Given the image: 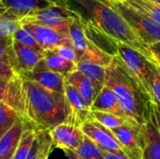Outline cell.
I'll return each mask as SVG.
<instances>
[{
    "instance_id": "6da1fadb",
    "label": "cell",
    "mask_w": 160,
    "mask_h": 159,
    "mask_svg": "<svg viewBox=\"0 0 160 159\" xmlns=\"http://www.w3.org/2000/svg\"><path fill=\"white\" fill-rule=\"evenodd\" d=\"M68 5L84 21L137 50L148 60L154 61L148 47L117 11L111 0H68Z\"/></svg>"
},
{
    "instance_id": "7a4b0ae2",
    "label": "cell",
    "mask_w": 160,
    "mask_h": 159,
    "mask_svg": "<svg viewBox=\"0 0 160 159\" xmlns=\"http://www.w3.org/2000/svg\"><path fill=\"white\" fill-rule=\"evenodd\" d=\"M22 82L24 120L31 127L38 130H50L67 121L68 106L65 94L48 91L28 79L22 78Z\"/></svg>"
},
{
    "instance_id": "3957f363",
    "label": "cell",
    "mask_w": 160,
    "mask_h": 159,
    "mask_svg": "<svg viewBox=\"0 0 160 159\" xmlns=\"http://www.w3.org/2000/svg\"><path fill=\"white\" fill-rule=\"evenodd\" d=\"M105 85L113 92L126 114L141 126H144L150 119L152 100L146 98L117 55L106 67Z\"/></svg>"
},
{
    "instance_id": "277c9868",
    "label": "cell",
    "mask_w": 160,
    "mask_h": 159,
    "mask_svg": "<svg viewBox=\"0 0 160 159\" xmlns=\"http://www.w3.org/2000/svg\"><path fill=\"white\" fill-rule=\"evenodd\" d=\"M111 1L147 47L160 41V25L149 15L136 9L125 0Z\"/></svg>"
},
{
    "instance_id": "5b68a950",
    "label": "cell",
    "mask_w": 160,
    "mask_h": 159,
    "mask_svg": "<svg viewBox=\"0 0 160 159\" xmlns=\"http://www.w3.org/2000/svg\"><path fill=\"white\" fill-rule=\"evenodd\" d=\"M116 55L120 57L127 71L137 83L146 98L152 100L148 70L149 60L137 50L119 40L117 41Z\"/></svg>"
},
{
    "instance_id": "8992f818",
    "label": "cell",
    "mask_w": 160,
    "mask_h": 159,
    "mask_svg": "<svg viewBox=\"0 0 160 159\" xmlns=\"http://www.w3.org/2000/svg\"><path fill=\"white\" fill-rule=\"evenodd\" d=\"M78 15L68 5H52L27 13L22 18V24L34 23L52 27H66L69 26Z\"/></svg>"
},
{
    "instance_id": "52a82bcc",
    "label": "cell",
    "mask_w": 160,
    "mask_h": 159,
    "mask_svg": "<svg viewBox=\"0 0 160 159\" xmlns=\"http://www.w3.org/2000/svg\"><path fill=\"white\" fill-rule=\"evenodd\" d=\"M120 142L124 152L131 159H142L145 143L144 126L127 124L111 129Z\"/></svg>"
},
{
    "instance_id": "ba28073f",
    "label": "cell",
    "mask_w": 160,
    "mask_h": 159,
    "mask_svg": "<svg viewBox=\"0 0 160 159\" xmlns=\"http://www.w3.org/2000/svg\"><path fill=\"white\" fill-rule=\"evenodd\" d=\"M22 26L34 36L44 50H55L58 46L71 44L69 26L52 27L42 24L25 23Z\"/></svg>"
},
{
    "instance_id": "9c48e42d",
    "label": "cell",
    "mask_w": 160,
    "mask_h": 159,
    "mask_svg": "<svg viewBox=\"0 0 160 159\" xmlns=\"http://www.w3.org/2000/svg\"><path fill=\"white\" fill-rule=\"evenodd\" d=\"M81 129L83 134L91 139L103 152H115L123 150L120 142L112 131L98 122L92 116L81 126Z\"/></svg>"
},
{
    "instance_id": "30bf717a",
    "label": "cell",
    "mask_w": 160,
    "mask_h": 159,
    "mask_svg": "<svg viewBox=\"0 0 160 159\" xmlns=\"http://www.w3.org/2000/svg\"><path fill=\"white\" fill-rule=\"evenodd\" d=\"M0 102L13 109L24 119V91L21 75L16 74L11 79L0 78Z\"/></svg>"
},
{
    "instance_id": "8fae6325",
    "label": "cell",
    "mask_w": 160,
    "mask_h": 159,
    "mask_svg": "<svg viewBox=\"0 0 160 159\" xmlns=\"http://www.w3.org/2000/svg\"><path fill=\"white\" fill-rule=\"evenodd\" d=\"M54 148L76 151L82 143L84 134L80 127L69 123H62L49 130Z\"/></svg>"
},
{
    "instance_id": "7c38bea8",
    "label": "cell",
    "mask_w": 160,
    "mask_h": 159,
    "mask_svg": "<svg viewBox=\"0 0 160 159\" xmlns=\"http://www.w3.org/2000/svg\"><path fill=\"white\" fill-rule=\"evenodd\" d=\"M21 76L24 79L37 82L48 91L65 94V76L49 69L43 59L34 67L33 70Z\"/></svg>"
},
{
    "instance_id": "4fadbf2b",
    "label": "cell",
    "mask_w": 160,
    "mask_h": 159,
    "mask_svg": "<svg viewBox=\"0 0 160 159\" xmlns=\"http://www.w3.org/2000/svg\"><path fill=\"white\" fill-rule=\"evenodd\" d=\"M65 96L68 106V115L67 123L80 127L88 120L91 115V109L78 90L65 80Z\"/></svg>"
},
{
    "instance_id": "5bb4252c",
    "label": "cell",
    "mask_w": 160,
    "mask_h": 159,
    "mask_svg": "<svg viewBox=\"0 0 160 159\" xmlns=\"http://www.w3.org/2000/svg\"><path fill=\"white\" fill-rule=\"evenodd\" d=\"M42 59L43 52L24 46L16 40L13 41V60L11 67L17 74L22 75L33 70Z\"/></svg>"
},
{
    "instance_id": "9a60e30c",
    "label": "cell",
    "mask_w": 160,
    "mask_h": 159,
    "mask_svg": "<svg viewBox=\"0 0 160 159\" xmlns=\"http://www.w3.org/2000/svg\"><path fill=\"white\" fill-rule=\"evenodd\" d=\"M29 126L30 125L23 118H20L11 128L0 138V158L12 157L23 131Z\"/></svg>"
},
{
    "instance_id": "2e32d148",
    "label": "cell",
    "mask_w": 160,
    "mask_h": 159,
    "mask_svg": "<svg viewBox=\"0 0 160 159\" xmlns=\"http://www.w3.org/2000/svg\"><path fill=\"white\" fill-rule=\"evenodd\" d=\"M91 111H101V112H112L120 116L128 117L129 118L124 110L122 109L118 99L116 98L113 92L107 86L104 85L102 89L98 92L97 95L92 107ZM131 119V118H130Z\"/></svg>"
},
{
    "instance_id": "e0dca14e",
    "label": "cell",
    "mask_w": 160,
    "mask_h": 159,
    "mask_svg": "<svg viewBox=\"0 0 160 159\" xmlns=\"http://www.w3.org/2000/svg\"><path fill=\"white\" fill-rule=\"evenodd\" d=\"M65 80L78 90V92L85 100L87 106L91 109L92 104L97 97V92L90 79H88L82 72L76 68L65 76Z\"/></svg>"
},
{
    "instance_id": "ac0fdd59",
    "label": "cell",
    "mask_w": 160,
    "mask_h": 159,
    "mask_svg": "<svg viewBox=\"0 0 160 159\" xmlns=\"http://www.w3.org/2000/svg\"><path fill=\"white\" fill-rule=\"evenodd\" d=\"M1 2L7 9L16 13L21 18L33 10L44 8L52 5H67L56 0H1Z\"/></svg>"
},
{
    "instance_id": "d6986e66",
    "label": "cell",
    "mask_w": 160,
    "mask_h": 159,
    "mask_svg": "<svg viewBox=\"0 0 160 159\" xmlns=\"http://www.w3.org/2000/svg\"><path fill=\"white\" fill-rule=\"evenodd\" d=\"M144 138L142 159H160V133L151 117L144 124Z\"/></svg>"
},
{
    "instance_id": "ffe728a7",
    "label": "cell",
    "mask_w": 160,
    "mask_h": 159,
    "mask_svg": "<svg viewBox=\"0 0 160 159\" xmlns=\"http://www.w3.org/2000/svg\"><path fill=\"white\" fill-rule=\"evenodd\" d=\"M54 146L49 130L36 129V137L27 159H49Z\"/></svg>"
},
{
    "instance_id": "44dd1931",
    "label": "cell",
    "mask_w": 160,
    "mask_h": 159,
    "mask_svg": "<svg viewBox=\"0 0 160 159\" xmlns=\"http://www.w3.org/2000/svg\"><path fill=\"white\" fill-rule=\"evenodd\" d=\"M69 35H70L73 48L76 52V55H77L76 63H77L84 53L89 43V39L87 38L84 31L82 19L81 18L80 15L75 17L71 22L69 25Z\"/></svg>"
},
{
    "instance_id": "7402d4cb",
    "label": "cell",
    "mask_w": 160,
    "mask_h": 159,
    "mask_svg": "<svg viewBox=\"0 0 160 159\" xmlns=\"http://www.w3.org/2000/svg\"><path fill=\"white\" fill-rule=\"evenodd\" d=\"M43 60L49 69L60 73L63 76H67L77 68L75 62L62 57L55 50H44Z\"/></svg>"
},
{
    "instance_id": "603a6c76",
    "label": "cell",
    "mask_w": 160,
    "mask_h": 159,
    "mask_svg": "<svg viewBox=\"0 0 160 159\" xmlns=\"http://www.w3.org/2000/svg\"><path fill=\"white\" fill-rule=\"evenodd\" d=\"M77 69L82 72L93 82L97 95L105 85L106 67L86 60H81L76 63Z\"/></svg>"
},
{
    "instance_id": "cb8c5ba5",
    "label": "cell",
    "mask_w": 160,
    "mask_h": 159,
    "mask_svg": "<svg viewBox=\"0 0 160 159\" xmlns=\"http://www.w3.org/2000/svg\"><path fill=\"white\" fill-rule=\"evenodd\" d=\"M113 59H114L113 55L103 51L102 49H100L99 47H98L97 45H95L89 40L88 46L79 61L86 60L95 63L97 65L102 66L104 67H108L112 63Z\"/></svg>"
},
{
    "instance_id": "d4e9b609",
    "label": "cell",
    "mask_w": 160,
    "mask_h": 159,
    "mask_svg": "<svg viewBox=\"0 0 160 159\" xmlns=\"http://www.w3.org/2000/svg\"><path fill=\"white\" fill-rule=\"evenodd\" d=\"M91 115L94 119H96L98 122H99L104 127L110 129H112V128H115V127H118L127 124H138L136 121L130 118L120 116V115H117L112 112H107L91 111Z\"/></svg>"
},
{
    "instance_id": "484cf974",
    "label": "cell",
    "mask_w": 160,
    "mask_h": 159,
    "mask_svg": "<svg viewBox=\"0 0 160 159\" xmlns=\"http://www.w3.org/2000/svg\"><path fill=\"white\" fill-rule=\"evenodd\" d=\"M22 25V18L16 13L7 9L0 16V37H12Z\"/></svg>"
},
{
    "instance_id": "4316f807",
    "label": "cell",
    "mask_w": 160,
    "mask_h": 159,
    "mask_svg": "<svg viewBox=\"0 0 160 159\" xmlns=\"http://www.w3.org/2000/svg\"><path fill=\"white\" fill-rule=\"evenodd\" d=\"M36 137V129L29 126L23 131L20 142L11 159H27Z\"/></svg>"
},
{
    "instance_id": "83f0119b",
    "label": "cell",
    "mask_w": 160,
    "mask_h": 159,
    "mask_svg": "<svg viewBox=\"0 0 160 159\" xmlns=\"http://www.w3.org/2000/svg\"><path fill=\"white\" fill-rule=\"evenodd\" d=\"M148 70L152 100L160 106V65L155 60H149Z\"/></svg>"
},
{
    "instance_id": "f1b7e54d",
    "label": "cell",
    "mask_w": 160,
    "mask_h": 159,
    "mask_svg": "<svg viewBox=\"0 0 160 159\" xmlns=\"http://www.w3.org/2000/svg\"><path fill=\"white\" fill-rule=\"evenodd\" d=\"M20 118L22 117L18 112L8 105L0 102V138L8 131Z\"/></svg>"
},
{
    "instance_id": "f546056e",
    "label": "cell",
    "mask_w": 160,
    "mask_h": 159,
    "mask_svg": "<svg viewBox=\"0 0 160 159\" xmlns=\"http://www.w3.org/2000/svg\"><path fill=\"white\" fill-rule=\"evenodd\" d=\"M75 152L82 159H106L104 152L85 135L82 145Z\"/></svg>"
},
{
    "instance_id": "4dcf8cb0",
    "label": "cell",
    "mask_w": 160,
    "mask_h": 159,
    "mask_svg": "<svg viewBox=\"0 0 160 159\" xmlns=\"http://www.w3.org/2000/svg\"><path fill=\"white\" fill-rule=\"evenodd\" d=\"M128 4L136 9L146 13L160 25V5L155 4L150 0H125Z\"/></svg>"
},
{
    "instance_id": "1f68e13d",
    "label": "cell",
    "mask_w": 160,
    "mask_h": 159,
    "mask_svg": "<svg viewBox=\"0 0 160 159\" xmlns=\"http://www.w3.org/2000/svg\"><path fill=\"white\" fill-rule=\"evenodd\" d=\"M13 38L14 40L20 42L21 44L27 46L29 48H32L38 52H43V49L41 47V45L38 43V41L34 37V36L32 34H30L23 26L22 24L17 29V31L13 34Z\"/></svg>"
},
{
    "instance_id": "d6a6232c",
    "label": "cell",
    "mask_w": 160,
    "mask_h": 159,
    "mask_svg": "<svg viewBox=\"0 0 160 159\" xmlns=\"http://www.w3.org/2000/svg\"><path fill=\"white\" fill-rule=\"evenodd\" d=\"M13 37H0V59L10 66L13 60Z\"/></svg>"
},
{
    "instance_id": "836d02e7",
    "label": "cell",
    "mask_w": 160,
    "mask_h": 159,
    "mask_svg": "<svg viewBox=\"0 0 160 159\" xmlns=\"http://www.w3.org/2000/svg\"><path fill=\"white\" fill-rule=\"evenodd\" d=\"M56 52L59 53L62 57L69 60V61H73L76 63L77 60V55H76V52L73 48V45L71 44H65V45H61L58 46L55 49Z\"/></svg>"
},
{
    "instance_id": "e575fe53",
    "label": "cell",
    "mask_w": 160,
    "mask_h": 159,
    "mask_svg": "<svg viewBox=\"0 0 160 159\" xmlns=\"http://www.w3.org/2000/svg\"><path fill=\"white\" fill-rule=\"evenodd\" d=\"M17 73L14 71V69L12 68V67L8 63L0 59V78L11 79Z\"/></svg>"
},
{
    "instance_id": "d590c367",
    "label": "cell",
    "mask_w": 160,
    "mask_h": 159,
    "mask_svg": "<svg viewBox=\"0 0 160 159\" xmlns=\"http://www.w3.org/2000/svg\"><path fill=\"white\" fill-rule=\"evenodd\" d=\"M150 117L156 124L160 133V106L154 101H152L150 105Z\"/></svg>"
},
{
    "instance_id": "8d00e7d4",
    "label": "cell",
    "mask_w": 160,
    "mask_h": 159,
    "mask_svg": "<svg viewBox=\"0 0 160 159\" xmlns=\"http://www.w3.org/2000/svg\"><path fill=\"white\" fill-rule=\"evenodd\" d=\"M150 53L155 61H157L160 65V41L155 42L148 46Z\"/></svg>"
},
{
    "instance_id": "74e56055",
    "label": "cell",
    "mask_w": 160,
    "mask_h": 159,
    "mask_svg": "<svg viewBox=\"0 0 160 159\" xmlns=\"http://www.w3.org/2000/svg\"><path fill=\"white\" fill-rule=\"evenodd\" d=\"M106 159H131L123 150L115 152H104Z\"/></svg>"
},
{
    "instance_id": "f35d334b",
    "label": "cell",
    "mask_w": 160,
    "mask_h": 159,
    "mask_svg": "<svg viewBox=\"0 0 160 159\" xmlns=\"http://www.w3.org/2000/svg\"><path fill=\"white\" fill-rule=\"evenodd\" d=\"M63 152L65 153L66 157L68 159H82L75 151L73 150H69V149H64Z\"/></svg>"
},
{
    "instance_id": "ab89813d",
    "label": "cell",
    "mask_w": 160,
    "mask_h": 159,
    "mask_svg": "<svg viewBox=\"0 0 160 159\" xmlns=\"http://www.w3.org/2000/svg\"><path fill=\"white\" fill-rule=\"evenodd\" d=\"M7 11V8H6V7L2 4V2H1V0H0V16L3 14V13H5Z\"/></svg>"
},
{
    "instance_id": "60d3db41",
    "label": "cell",
    "mask_w": 160,
    "mask_h": 159,
    "mask_svg": "<svg viewBox=\"0 0 160 159\" xmlns=\"http://www.w3.org/2000/svg\"><path fill=\"white\" fill-rule=\"evenodd\" d=\"M56 1H58V2H60L62 4H67L68 5V0H56Z\"/></svg>"
},
{
    "instance_id": "b9f144b4",
    "label": "cell",
    "mask_w": 160,
    "mask_h": 159,
    "mask_svg": "<svg viewBox=\"0 0 160 159\" xmlns=\"http://www.w3.org/2000/svg\"><path fill=\"white\" fill-rule=\"evenodd\" d=\"M151 2L155 3V4H158V5H160V0H150Z\"/></svg>"
},
{
    "instance_id": "7bdbcfd3",
    "label": "cell",
    "mask_w": 160,
    "mask_h": 159,
    "mask_svg": "<svg viewBox=\"0 0 160 159\" xmlns=\"http://www.w3.org/2000/svg\"><path fill=\"white\" fill-rule=\"evenodd\" d=\"M0 159H11V157H3V158H0Z\"/></svg>"
},
{
    "instance_id": "ee69618b",
    "label": "cell",
    "mask_w": 160,
    "mask_h": 159,
    "mask_svg": "<svg viewBox=\"0 0 160 159\" xmlns=\"http://www.w3.org/2000/svg\"><path fill=\"white\" fill-rule=\"evenodd\" d=\"M112 1H124V0H112Z\"/></svg>"
}]
</instances>
